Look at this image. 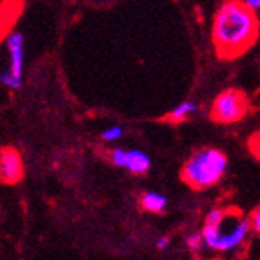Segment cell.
I'll return each instance as SVG.
<instances>
[{"mask_svg":"<svg viewBox=\"0 0 260 260\" xmlns=\"http://www.w3.org/2000/svg\"><path fill=\"white\" fill-rule=\"evenodd\" d=\"M258 38V20L245 2H223L214 17L212 39L221 59L243 55Z\"/></svg>","mask_w":260,"mask_h":260,"instance_id":"cell-1","label":"cell"},{"mask_svg":"<svg viewBox=\"0 0 260 260\" xmlns=\"http://www.w3.org/2000/svg\"><path fill=\"white\" fill-rule=\"evenodd\" d=\"M251 229V221L242 218L239 214L214 209L206 217L201 235L207 248L226 252L240 246L246 240Z\"/></svg>","mask_w":260,"mask_h":260,"instance_id":"cell-2","label":"cell"},{"mask_svg":"<svg viewBox=\"0 0 260 260\" xmlns=\"http://www.w3.org/2000/svg\"><path fill=\"white\" fill-rule=\"evenodd\" d=\"M228 169V157L217 148H203L190 156L181 170L182 181L195 190L215 185Z\"/></svg>","mask_w":260,"mask_h":260,"instance_id":"cell-3","label":"cell"},{"mask_svg":"<svg viewBox=\"0 0 260 260\" xmlns=\"http://www.w3.org/2000/svg\"><path fill=\"white\" fill-rule=\"evenodd\" d=\"M248 112V99L245 93L235 89H228L215 99L212 106V119L218 123H235L242 120Z\"/></svg>","mask_w":260,"mask_h":260,"instance_id":"cell-4","label":"cell"},{"mask_svg":"<svg viewBox=\"0 0 260 260\" xmlns=\"http://www.w3.org/2000/svg\"><path fill=\"white\" fill-rule=\"evenodd\" d=\"M7 50L10 56L8 69L0 74V83L10 90H17L22 86V70H23V35L20 31H11L7 36Z\"/></svg>","mask_w":260,"mask_h":260,"instance_id":"cell-5","label":"cell"},{"mask_svg":"<svg viewBox=\"0 0 260 260\" xmlns=\"http://www.w3.org/2000/svg\"><path fill=\"white\" fill-rule=\"evenodd\" d=\"M111 162L120 169H125L134 175H145L151 167V159L140 150H123L115 148L109 156Z\"/></svg>","mask_w":260,"mask_h":260,"instance_id":"cell-6","label":"cell"},{"mask_svg":"<svg viewBox=\"0 0 260 260\" xmlns=\"http://www.w3.org/2000/svg\"><path fill=\"white\" fill-rule=\"evenodd\" d=\"M0 178L5 184H16L23 178V162L14 148H4L0 154Z\"/></svg>","mask_w":260,"mask_h":260,"instance_id":"cell-7","label":"cell"},{"mask_svg":"<svg viewBox=\"0 0 260 260\" xmlns=\"http://www.w3.org/2000/svg\"><path fill=\"white\" fill-rule=\"evenodd\" d=\"M197 111H198L197 103H193L190 100H185V102L179 103L178 106H175L165 119H167L169 122H173V123H181V122L187 120L188 117H190L192 114H195Z\"/></svg>","mask_w":260,"mask_h":260,"instance_id":"cell-8","label":"cell"},{"mask_svg":"<svg viewBox=\"0 0 260 260\" xmlns=\"http://www.w3.org/2000/svg\"><path fill=\"white\" fill-rule=\"evenodd\" d=\"M140 204L147 212L151 214H159L167 207V198L157 192H145L140 198Z\"/></svg>","mask_w":260,"mask_h":260,"instance_id":"cell-9","label":"cell"},{"mask_svg":"<svg viewBox=\"0 0 260 260\" xmlns=\"http://www.w3.org/2000/svg\"><path fill=\"white\" fill-rule=\"evenodd\" d=\"M185 243H187V246L190 248L192 251H200L201 248H203V245H206L204 243V239H203V235H201V232L200 234H190L188 237L185 239Z\"/></svg>","mask_w":260,"mask_h":260,"instance_id":"cell-10","label":"cell"},{"mask_svg":"<svg viewBox=\"0 0 260 260\" xmlns=\"http://www.w3.org/2000/svg\"><path fill=\"white\" fill-rule=\"evenodd\" d=\"M122 136H123V129L120 126H111V128L105 129L102 134L103 140H106V142H115V140H119Z\"/></svg>","mask_w":260,"mask_h":260,"instance_id":"cell-11","label":"cell"},{"mask_svg":"<svg viewBox=\"0 0 260 260\" xmlns=\"http://www.w3.org/2000/svg\"><path fill=\"white\" fill-rule=\"evenodd\" d=\"M249 221H251V228H252V231H254L255 234H258V235H260V206H258V207L252 212V214H251Z\"/></svg>","mask_w":260,"mask_h":260,"instance_id":"cell-12","label":"cell"},{"mask_svg":"<svg viewBox=\"0 0 260 260\" xmlns=\"http://www.w3.org/2000/svg\"><path fill=\"white\" fill-rule=\"evenodd\" d=\"M245 5L251 10V11H258L260 10V0H245Z\"/></svg>","mask_w":260,"mask_h":260,"instance_id":"cell-13","label":"cell"},{"mask_svg":"<svg viewBox=\"0 0 260 260\" xmlns=\"http://www.w3.org/2000/svg\"><path fill=\"white\" fill-rule=\"evenodd\" d=\"M169 243H170V239L167 237V235H165V237H160L157 242H156V248L157 249H165L169 246Z\"/></svg>","mask_w":260,"mask_h":260,"instance_id":"cell-14","label":"cell"},{"mask_svg":"<svg viewBox=\"0 0 260 260\" xmlns=\"http://www.w3.org/2000/svg\"><path fill=\"white\" fill-rule=\"evenodd\" d=\"M195 260H200V258H195Z\"/></svg>","mask_w":260,"mask_h":260,"instance_id":"cell-15","label":"cell"}]
</instances>
